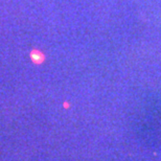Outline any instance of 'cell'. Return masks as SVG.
Returning a JSON list of instances; mask_svg holds the SVG:
<instances>
[{"mask_svg":"<svg viewBox=\"0 0 161 161\" xmlns=\"http://www.w3.org/2000/svg\"><path fill=\"white\" fill-rule=\"evenodd\" d=\"M31 61L36 64H40L44 61V54L42 52L38 51V50H33L31 52Z\"/></svg>","mask_w":161,"mask_h":161,"instance_id":"cell-1","label":"cell"}]
</instances>
